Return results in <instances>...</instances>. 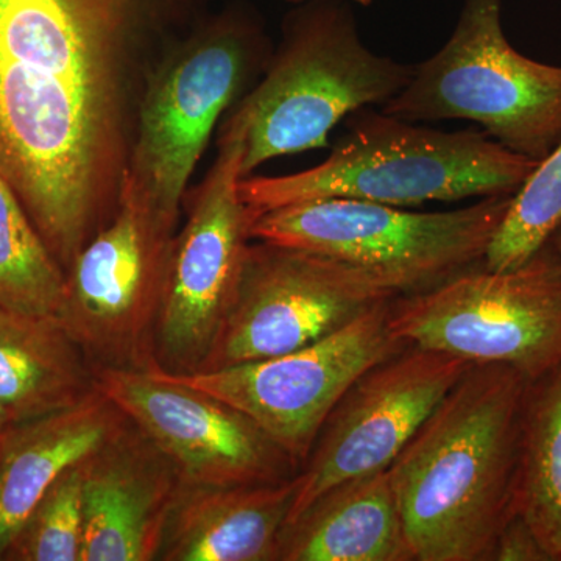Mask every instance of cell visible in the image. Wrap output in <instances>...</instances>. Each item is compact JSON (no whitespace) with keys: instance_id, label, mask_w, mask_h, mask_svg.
<instances>
[{"instance_id":"obj_1","label":"cell","mask_w":561,"mask_h":561,"mask_svg":"<svg viewBox=\"0 0 561 561\" xmlns=\"http://www.w3.org/2000/svg\"><path fill=\"white\" fill-rule=\"evenodd\" d=\"M213 0H0V176L68 272L119 209L147 84Z\"/></svg>"},{"instance_id":"obj_2","label":"cell","mask_w":561,"mask_h":561,"mask_svg":"<svg viewBox=\"0 0 561 561\" xmlns=\"http://www.w3.org/2000/svg\"><path fill=\"white\" fill-rule=\"evenodd\" d=\"M530 381L470 365L387 468L415 561H490L516 516Z\"/></svg>"},{"instance_id":"obj_3","label":"cell","mask_w":561,"mask_h":561,"mask_svg":"<svg viewBox=\"0 0 561 561\" xmlns=\"http://www.w3.org/2000/svg\"><path fill=\"white\" fill-rule=\"evenodd\" d=\"M343 122L330 157L316 168L241 180L239 194L254 216L320 198L409 208L515 195L538 164L482 130H435L375 108L354 111Z\"/></svg>"},{"instance_id":"obj_4","label":"cell","mask_w":561,"mask_h":561,"mask_svg":"<svg viewBox=\"0 0 561 561\" xmlns=\"http://www.w3.org/2000/svg\"><path fill=\"white\" fill-rule=\"evenodd\" d=\"M272 51L249 5L203 14L147 84L122 194L179 230L186 186L210 133L224 111L253 90Z\"/></svg>"},{"instance_id":"obj_5","label":"cell","mask_w":561,"mask_h":561,"mask_svg":"<svg viewBox=\"0 0 561 561\" xmlns=\"http://www.w3.org/2000/svg\"><path fill=\"white\" fill-rule=\"evenodd\" d=\"M405 65L368 49L350 0H308L283 22L261 79L232 113L245 127L242 179L265 162L330 147L354 111L386 105L412 79Z\"/></svg>"},{"instance_id":"obj_6","label":"cell","mask_w":561,"mask_h":561,"mask_svg":"<svg viewBox=\"0 0 561 561\" xmlns=\"http://www.w3.org/2000/svg\"><path fill=\"white\" fill-rule=\"evenodd\" d=\"M398 119L471 121L513 153L540 162L561 139V66L508 43L501 0H465L453 35L379 108Z\"/></svg>"},{"instance_id":"obj_7","label":"cell","mask_w":561,"mask_h":561,"mask_svg":"<svg viewBox=\"0 0 561 561\" xmlns=\"http://www.w3.org/2000/svg\"><path fill=\"white\" fill-rule=\"evenodd\" d=\"M512 197H485L445 213L320 198L261 214L250 232L253 241L345 262L412 295L482 267Z\"/></svg>"},{"instance_id":"obj_8","label":"cell","mask_w":561,"mask_h":561,"mask_svg":"<svg viewBox=\"0 0 561 561\" xmlns=\"http://www.w3.org/2000/svg\"><path fill=\"white\" fill-rule=\"evenodd\" d=\"M389 330L405 346L468 364H502L529 381L561 364V262L551 241L512 271L472 268L390 306Z\"/></svg>"},{"instance_id":"obj_9","label":"cell","mask_w":561,"mask_h":561,"mask_svg":"<svg viewBox=\"0 0 561 561\" xmlns=\"http://www.w3.org/2000/svg\"><path fill=\"white\" fill-rule=\"evenodd\" d=\"M245 127L234 113L224 125L213 168L173 239L154 359L171 375L201 370L230 312L251 241L253 210L239 194Z\"/></svg>"},{"instance_id":"obj_10","label":"cell","mask_w":561,"mask_h":561,"mask_svg":"<svg viewBox=\"0 0 561 561\" xmlns=\"http://www.w3.org/2000/svg\"><path fill=\"white\" fill-rule=\"evenodd\" d=\"M175 228L121 195L110 224L66 272L60 320L92 368L151 371Z\"/></svg>"},{"instance_id":"obj_11","label":"cell","mask_w":561,"mask_h":561,"mask_svg":"<svg viewBox=\"0 0 561 561\" xmlns=\"http://www.w3.org/2000/svg\"><path fill=\"white\" fill-rule=\"evenodd\" d=\"M402 297L371 273L311 251L251 241L238 291L198 371L280 356ZM197 373V371H195Z\"/></svg>"},{"instance_id":"obj_12","label":"cell","mask_w":561,"mask_h":561,"mask_svg":"<svg viewBox=\"0 0 561 561\" xmlns=\"http://www.w3.org/2000/svg\"><path fill=\"white\" fill-rule=\"evenodd\" d=\"M391 302H379L341 330L280 356L168 375L249 415L301 468L351 383L408 348L389 330Z\"/></svg>"},{"instance_id":"obj_13","label":"cell","mask_w":561,"mask_h":561,"mask_svg":"<svg viewBox=\"0 0 561 561\" xmlns=\"http://www.w3.org/2000/svg\"><path fill=\"white\" fill-rule=\"evenodd\" d=\"M470 365L408 346L360 375L332 409L295 476L289 523L337 483L387 470Z\"/></svg>"},{"instance_id":"obj_14","label":"cell","mask_w":561,"mask_h":561,"mask_svg":"<svg viewBox=\"0 0 561 561\" xmlns=\"http://www.w3.org/2000/svg\"><path fill=\"white\" fill-rule=\"evenodd\" d=\"M94 375L95 389L168 456L183 485H260L300 470L249 415L160 368Z\"/></svg>"},{"instance_id":"obj_15","label":"cell","mask_w":561,"mask_h":561,"mask_svg":"<svg viewBox=\"0 0 561 561\" xmlns=\"http://www.w3.org/2000/svg\"><path fill=\"white\" fill-rule=\"evenodd\" d=\"M81 470V561L157 560L183 485L168 456L127 420Z\"/></svg>"},{"instance_id":"obj_16","label":"cell","mask_w":561,"mask_h":561,"mask_svg":"<svg viewBox=\"0 0 561 561\" xmlns=\"http://www.w3.org/2000/svg\"><path fill=\"white\" fill-rule=\"evenodd\" d=\"M297 479L260 485H181L160 561H276Z\"/></svg>"},{"instance_id":"obj_17","label":"cell","mask_w":561,"mask_h":561,"mask_svg":"<svg viewBox=\"0 0 561 561\" xmlns=\"http://www.w3.org/2000/svg\"><path fill=\"white\" fill-rule=\"evenodd\" d=\"M127 420L95 389L79 404L10 427L0 460V559L51 483L101 448Z\"/></svg>"},{"instance_id":"obj_18","label":"cell","mask_w":561,"mask_h":561,"mask_svg":"<svg viewBox=\"0 0 561 561\" xmlns=\"http://www.w3.org/2000/svg\"><path fill=\"white\" fill-rule=\"evenodd\" d=\"M276 561H415L389 471L320 494L287 524Z\"/></svg>"},{"instance_id":"obj_19","label":"cell","mask_w":561,"mask_h":561,"mask_svg":"<svg viewBox=\"0 0 561 561\" xmlns=\"http://www.w3.org/2000/svg\"><path fill=\"white\" fill-rule=\"evenodd\" d=\"M94 368L57 317L0 308V411L13 424L79 404Z\"/></svg>"},{"instance_id":"obj_20","label":"cell","mask_w":561,"mask_h":561,"mask_svg":"<svg viewBox=\"0 0 561 561\" xmlns=\"http://www.w3.org/2000/svg\"><path fill=\"white\" fill-rule=\"evenodd\" d=\"M516 515L561 561V364L527 391Z\"/></svg>"},{"instance_id":"obj_21","label":"cell","mask_w":561,"mask_h":561,"mask_svg":"<svg viewBox=\"0 0 561 561\" xmlns=\"http://www.w3.org/2000/svg\"><path fill=\"white\" fill-rule=\"evenodd\" d=\"M65 287V271L0 176V308L57 317Z\"/></svg>"},{"instance_id":"obj_22","label":"cell","mask_w":561,"mask_h":561,"mask_svg":"<svg viewBox=\"0 0 561 561\" xmlns=\"http://www.w3.org/2000/svg\"><path fill=\"white\" fill-rule=\"evenodd\" d=\"M560 225L561 139L513 195L483 265L493 272L519 267L549 242Z\"/></svg>"},{"instance_id":"obj_23","label":"cell","mask_w":561,"mask_h":561,"mask_svg":"<svg viewBox=\"0 0 561 561\" xmlns=\"http://www.w3.org/2000/svg\"><path fill=\"white\" fill-rule=\"evenodd\" d=\"M83 553V470L62 472L36 502L3 552V561H81Z\"/></svg>"},{"instance_id":"obj_24","label":"cell","mask_w":561,"mask_h":561,"mask_svg":"<svg viewBox=\"0 0 561 561\" xmlns=\"http://www.w3.org/2000/svg\"><path fill=\"white\" fill-rule=\"evenodd\" d=\"M490 560L552 561L529 524L522 516H513L494 542Z\"/></svg>"},{"instance_id":"obj_25","label":"cell","mask_w":561,"mask_h":561,"mask_svg":"<svg viewBox=\"0 0 561 561\" xmlns=\"http://www.w3.org/2000/svg\"><path fill=\"white\" fill-rule=\"evenodd\" d=\"M549 241H551L553 250H556L557 256H559L561 262V225L557 228L556 232H553Z\"/></svg>"},{"instance_id":"obj_26","label":"cell","mask_w":561,"mask_h":561,"mask_svg":"<svg viewBox=\"0 0 561 561\" xmlns=\"http://www.w3.org/2000/svg\"><path fill=\"white\" fill-rule=\"evenodd\" d=\"M10 426H13V423L7 419L5 413L0 411V432L9 430Z\"/></svg>"},{"instance_id":"obj_27","label":"cell","mask_w":561,"mask_h":561,"mask_svg":"<svg viewBox=\"0 0 561 561\" xmlns=\"http://www.w3.org/2000/svg\"><path fill=\"white\" fill-rule=\"evenodd\" d=\"M10 427H9V430H10ZM9 430L0 432V460H2L3 448H5L7 434H9Z\"/></svg>"},{"instance_id":"obj_28","label":"cell","mask_w":561,"mask_h":561,"mask_svg":"<svg viewBox=\"0 0 561 561\" xmlns=\"http://www.w3.org/2000/svg\"><path fill=\"white\" fill-rule=\"evenodd\" d=\"M350 2H356L359 5H371L373 0H350Z\"/></svg>"},{"instance_id":"obj_29","label":"cell","mask_w":561,"mask_h":561,"mask_svg":"<svg viewBox=\"0 0 561 561\" xmlns=\"http://www.w3.org/2000/svg\"><path fill=\"white\" fill-rule=\"evenodd\" d=\"M287 2L302 3V2H308V0H287Z\"/></svg>"}]
</instances>
